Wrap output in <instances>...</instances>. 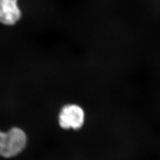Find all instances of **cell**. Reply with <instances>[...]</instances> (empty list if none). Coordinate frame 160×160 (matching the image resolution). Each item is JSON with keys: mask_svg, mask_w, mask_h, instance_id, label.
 Here are the masks:
<instances>
[{"mask_svg": "<svg viewBox=\"0 0 160 160\" xmlns=\"http://www.w3.org/2000/svg\"><path fill=\"white\" fill-rule=\"evenodd\" d=\"M85 121V113L80 106L69 104L64 106L58 115V123L63 129L78 130Z\"/></svg>", "mask_w": 160, "mask_h": 160, "instance_id": "cell-2", "label": "cell"}, {"mask_svg": "<svg viewBox=\"0 0 160 160\" xmlns=\"http://www.w3.org/2000/svg\"><path fill=\"white\" fill-rule=\"evenodd\" d=\"M28 142V137L22 129L13 127L8 131H0V157L11 158L23 151Z\"/></svg>", "mask_w": 160, "mask_h": 160, "instance_id": "cell-1", "label": "cell"}, {"mask_svg": "<svg viewBox=\"0 0 160 160\" xmlns=\"http://www.w3.org/2000/svg\"><path fill=\"white\" fill-rule=\"evenodd\" d=\"M22 17L18 0H0V23L7 26L14 25Z\"/></svg>", "mask_w": 160, "mask_h": 160, "instance_id": "cell-3", "label": "cell"}]
</instances>
